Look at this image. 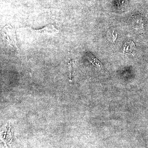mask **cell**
<instances>
[{
  "label": "cell",
  "instance_id": "cell-1",
  "mask_svg": "<svg viewBox=\"0 0 148 148\" xmlns=\"http://www.w3.org/2000/svg\"><path fill=\"white\" fill-rule=\"evenodd\" d=\"M3 34L8 45L18 50V45L15 29L10 25L6 26L3 29Z\"/></svg>",
  "mask_w": 148,
  "mask_h": 148
},
{
  "label": "cell",
  "instance_id": "cell-2",
  "mask_svg": "<svg viewBox=\"0 0 148 148\" xmlns=\"http://www.w3.org/2000/svg\"><path fill=\"white\" fill-rule=\"evenodd\" d=\"M34 32L39 34H57L59 32V30L55 28L54 25L52 24H49L46 27L38 30H34Z\"/></svg>",
  "mask_w": 148,
  "mask_h": 148
},
{
  "label": "cell",
  "instance_id": "cell-3",
  "mask_svg": "<svg viewBox=\"0 0 148 148\" xmlns=\"http://www.w3.org/2000/svg\"><path fill=\"white\" fill-rule=\"evenodd\" d=\"M86 57L90 61V63L92 64L96 69L99 70H101L104 69L103 65L101 64V62L96 58L92 55V53L89 52H87L86 53Z\"/></svg>",
  "mask_w": 148,
  "mask_h": 148
},
{
  "label": "cell",
  "instance_id": "cell-4",
  "mask_svg": "<svg viewBox=\"0 0 148 148\" xmlns=\"http://www.w3.org/2000/svg\"><path fill=\"white\" fill-rule=\"evenodd\" d=\"M135 50V44L132 41L128 40L125 43L123 47V53L133 55Z\"/></svg>",
  "mask_w": 148,
  "mask_h": 148
},
{
  "label": "cell",
  "instance_id": "cell-5",
  "mask_svg": "<svg viewBox=\"0 0 148 148\" xmlns=\"http://www.w3.org/2000/svg\"><path fill=\"white\" fill-rule=\"evenodd\" d=\"M74 62L72 60L70 56V52H69V61H68V65H69V75L70 77V82H72V78L73 76L74 72H75V66Z\"/></svg>",
  "mask_w": 148,
  "mask_h": 148
},
{
  "label": "cell",
  "instance_id": "cell-6",
  "mask_svg": "<svg viewBox=\"0 0 148 148\" xmlns=\"http://www.w3.org/2000/svg\"><path fill=\"white\" fill-rule=\"evenodd\" d=\"M112 41L113 43H114L117 37L118 33L117 32H115L114 30H112Z\"/></svg>",
  "mask_w": 148,
  "mask_h": 148
}]
</instances>
